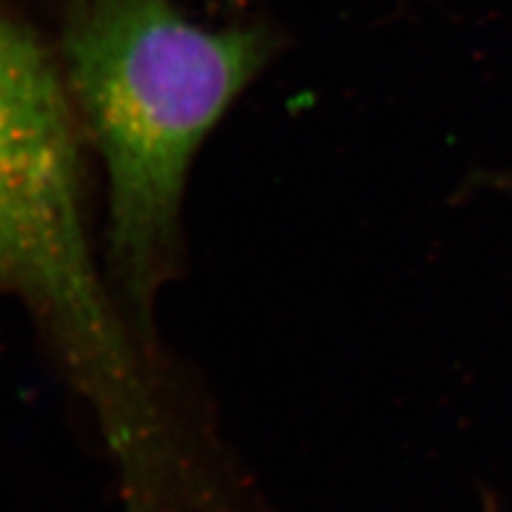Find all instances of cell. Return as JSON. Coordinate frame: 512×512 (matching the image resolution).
I'll return each instance as SVG.
<instances>
[{
    "label": "cell",
    "instance_id": "cell-1",
    "mask_svg": "<svg viewBox=\"0 0 512 512\" xmlns=\"http://www.w3.org/2000/svg\"><path fill=\"white\" fill-rule=\"evenodd\" d=\"M269 54L265 30L207 28L171 0L71 3L67 88L105 163L109 261L143 329L173 274L192 158Z\"/></svg>",
    "mask_w": 512,
    "mask_h": 512
},
{
    "label": "cell",
    "instance_id": "cell-2",
    "mask_svg": "<svg viewBox=\"0 0 512 512\" xmlns=\"http://www.w3.org/2000/svg\"><path fill=\"white\" fill-rule=\"evenodd\" d=\"M0 282L18 291L99 406L111 440L152 425L135 357L96 276L77 199V169L0 143Z\"/></svg>",
    "mask_w": 512,
    "mask_h": 512
},
{
    "label": "cell",
    "instance_id": "cell-3",
    "mask_svg": "<svg viewBox=\"0 0 512 512\" xmlns=\"http://www.w3.org/2000/svg\"><path fill=\"white\" fill-rule=\"evenodd\" d=\"M0 143L77 169L69 88L30 32L0 11Z\"/></svg>",
    "mask_w": 512,
    "mask_h": 512
},
{
    "label": "cell",
    "instance_id": "cell-4",
    "mask_svg": "<svg viewBox=\"0 0 512 512\" xmlns=\"http://www.w3.org/2000/svg\"><path fill=\"white\" fill-rule=\"evenodd\" d=\"M483 186L485 188H493V190H500V192H506L508 197H512V169L489 173V178L485 180Z\"/></svg>",
    "mask_w": 512,
    "mask_h": 512
}]
</instances>
